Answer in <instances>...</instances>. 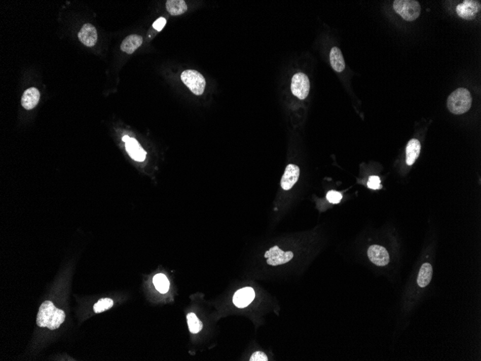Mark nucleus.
Returning <instances> with one entry per match:
<instances>
[{"label": "nucleus", "mask_w": 481, "mask_h": 361, "mask_svg": "<svg viewBox=\"0 0 481 361\" xmlns=\"http://www.w3.org/2000/svg\"><path fill=\"white\" fill-rule=\"evenodd\" d=\"M181 80L195 95H203L206 82L205 78L196 70H186L181 75Z\"/></svg>", "instance_id": "20e7f679"}, {"label": "nucleus", "mask_w": 481, "mask_h": 361, "mask_svg": "<svg viewBox=\"0 0 481 361\" xmlns=\"http://www.w3.org/2000/svg\"><path fill=\"white\" fill-rule=\"evenodd\" d=\"M188 328L191 333L197 334L200 333L203 329V323L198 319L194 313H190L187 315Z\"/></svg>", "instance_id": "aec40b11"}, {"label": "nucleus", "mask_w": 481, "mask_h": 361, "mask_svg": "<svg viewBox=\"0 0 481 361\" xmlns=\"http://www.w3.org/2000/svg\"><path fill=\"white\" fill-rule=\"evenodd\" d=\"M326 198L328 202L334 204L340 203L342 198V195L336 191H330L327 193Z\"/></svg>", "instance_id": "4be33fe9"}, {"label": "nucleus", "mask_w": 481, "mask_h": 361, "mask_svg": "<svg viewBox=\"0 0 481 361\" xmlns=\"http://www.w3.org/2000/svg\"><path fill=\"white\" fill-rule=\"evenodd\" d=\"M166 8L169 14L173 16L182 15L188 10V6L184 0H168L166 3Z\"/></svg>", "instance_id": "a211bd4d"}, {"label": "nucleus", "mask_w": 481, "mask_h": 361, "mask_svg": "<svg viewBox=\"0 0 481 361\" xmlns=\"http://www.w3.org/2000/svg\"><path fill=\"white\" fill-rule=\"evenodd\" d=\"M480 11V3L474 0H466L457 6V14L460 18L471 20Z\"/></svg>", "instance_id": "0eeeda50"}, {"label": "nucleus", "mask_w": 481, "mask_h": 361, "mask_svg": "<svg viewBox=\"0 0 481 361\" xmlns=\"http://www.w3.org/2000/svg\"><path fill=\"white\" fill-rule=\"evenodd\" d=\"M291 90L295 96L301 100H304L309 95L310 82L307 75L304 73H297L292 77Z\"/></svg>", "instance_id": "39448f33"}, {"label": "nucleus", "mask_w": 481, "mask_h": 361, "mask_svg": "<svg viewBox=\"0 0 481 361\" xmlns=\"http://www.w3.org/2000/svg\"><path fill=\"white\" fill-rule=\"evenodd\" d=\"M393 9L403 20L414 21L421 14V5L415 0H395Z\"/></svg>", "instance_id": "7ed1b4c3"}, {"label": "nucleus", "mask_w": 481, "mask_h": 361, "mask_svg": "<svg viewBox=\"0 0 481 361\" xmlns=\"http://www.w3.org/2000/svg\"><path fill=\"white\" fill-rule=\"evenodd\" d=\"M432 273L433 270L431 264L428 263L423 264L422 268L419 270V275H418V285L422 288L427 286L430 283L431 278H432Z\"/></svg>", "instance_id": "f3484780"}, {"label": "nucleus", "mask_w": 481, "mask_h": 361, "mask_svg": "<svg viewBox=\"0 0 481 361\" xmlns=\"http://www.w3.org/2000/svg\"><path fill=\"white\" fill-rule=\"evenodd\" d=\"M143 44V38L138 35H131L126 37L121 44V49L128 54H132Z\"/></svg>", "instance_id": "4468645a"}, {"label": "nucleus", "mask_w": 481, "mask_h": 361, "mask_svg": "<svg viewBox=\"0 0 481 361\" xmlns=\"http://www.w3.org/2000/svg\"><path fill=\"white\" fill-rule=\"evenodd\" d=\"M66 314L64 311L58 309L50 301H46L41 304L38 313L36 322L40 328L49 330L58 329L64 322Z\"/></svg>", "instance_id": "f257e3e1"}, {"label": "nucleus", "mask_w": 481, "mask_h": 361, "mask_svg": "<svg viewBox=\"0 0 481 361\" xmlns=\"http://www.w3.org/2000/svg\"><path fill=\"white\" fill-rule=\"evenodd\" d=\"M367 256L369 261L378 266H386L390 261L389 254L386 248L376 244L369 247Z\"/></svg>", "instance_id": "6e6552de"}, {"label": "nucleus", "mask_w": 481, "mask_h": 361, "mask_svg": "<svg viewBox=\"0 0 481 361\" xmlns=\"http://www.w3.org/2000/svg\"><path fill=\"white\" fill-rule=\"evenodd\" d=\"M471 94L465 88H459L452 92L448 99V107L452 114L461 115L471 107Z\"/></svg>", "instance_id": "f03ea898"}, {"label": "nucleus", "mask_w": 481, "mask_h": 361, "mask_svg": "<svg viewBox=\"0 0 481 361\" xmlns=\"http://www.w3.org/2000/svg\"><path fill=\"white\" fill-rule=\"evenodd\" d=\"M153 283L156 289L161 294H166L169 291V281L165 275L159 273L154 277Z\"/></svg>", "instance_id": "6ab92c4d"}, {"label": "nucleus", "mask_w": 481, "mask_h": 361, "mask_svg": "<svg viewBox=\"0 0 481 361\" xmlns=\"http://www.w3.org/2000/svg\"><path fill=\"white\" fill-rule=\"evenodd\" d=\"M80 42L88 47L95 45L97 41V32L95 27L92 24L87 23L82 26L78 33Z\"/></svg>", "instance_id": "f8f14e48"}, {"label": "nucleus", "mask_w": 481, "mask_h": 361, "mask_svg": "<svg viewBox=\"0 0 481 361\" xmlns=\"http://www.w3.org/2000/svg\"><path fill=\"white\" fill-rule=\"evenodd\" d=\"M300 169L297 165H288L281 179V187L285 191H289L293 187L299 178Z\"/></svg>", "instance_id": "9d476101"}, {"label": "nucleus", "mask_w": 481, "mask_h": 361, "mask_svg": "<svg viewBox=\"0 0 481 361\" xmlns=\"http://www.w3.org/2000/svg\"><path fill=\"white\" fill-rule=\"evenodd\" d=\"M166 23H167V20L165 18H160L157 19L153 24L154 28L156 29L157 31H161L164 28Z\"/></svg>", "instance_id": "393cba45"}, {"label": "nucleus", "mask_w": 481, "mask_h": 361, "mask_svg": "<svg viewBox=\"0 0 481 361\" xmlns=\"http://www.w3.org/2000/svg\"><path fill=\"white\" fill-rule=\"evenodd\" d=\"M123 141L126 143V149L128 155L133 160L138 161V162H143L145 160L146 152L142 148L136 139L129 137L128 136H124L123 137Z\"/></svg>", "instance_id": "1a4fd4ad"}, {"label": "nucleus", "mask_w": 481, "mask_h": 361, "mask_svg": "<svg viewBox=\"0 0 481 361\" xmlns=\"http://www.w3.org/2000/svg\"><path fill=\"white\" fill-rule=\"evenodd\" d=\"M114 305V302L109 298H104L98 301L93 306V310L96 314L104 312L111 309Z\"/></svg>", "instance_id": "412c9836"}, {"label": "nucleus", "mask_w": 481, "mask_h": 361, "mask_svg": "<svg viewBox=\"0 0 481 361\" xmlns=\"http://www.w3.org/2000/svg\"><path fill=\"white\" fill-rule=\"evenodd\" d=\"M421 151V143L419 140L413 138L409 141L405 149V154H406V163L409 166H412L415 163L416 160L419 157Z\"/></svg>", "instance_id": "2eb2a0df"}, {"label": "nucleus", "mask_w": 481, "mask_h": 361, "mask_svg": "<svg viewBox=\"0 0 481 361\" xmlns=\"http://www.w3.org/2000/svg\"><path fill=\"white\" fill-rule=\"evenodd\" d=\"M330 63L331 67L337 73H342L345 69V62L342 51L337 47L332 48L330 51Z\"/></svg>", "instance_id": "dca6fc26"}, {"label": "nucleus", "mask_w": 481, "mask_h": 361, "mask_svg": "<svg viewBox=\"0 0 481 361\" xmlns=\"http://www.w3.org/2000/svg\"><path fill=\"white\" fill-rule=\"evenodd\" d=\"M381 181L378 176H371L367 182V187L373 190L381 189Z\"/></svg>", "instance_id": "5701e85b"}, {"label": "nucleus", "mask_w": 481, "mask_h": 361, "mask_svg": "<svg viewBox=\"0 0 481 361\" xmlns=\"http://www.w3.org/2000/svg\"><path fill=\"white\" fill-rule=\"evenodd\" d=\"M264 257L267 258L268 265L277 266L290 262L293 258V253L291 251H282L278 246H274L265 252Z\"/></svg>", "instance_id": "423d86ee"}, {"label": "nucleus", "mask_w": 481, "mask_h": 361, "mask_svg": "<svg viewBox=\"0 0 481 361\" xmlns=\"http://www.w3.org/2000/svg\"><path fill=\"white\" fill-rule=\"evenodd\" d=\"M40 100V92L35 87L27 89L22 97V106L26 110H32Z\"/></svg>", "instance_id": "ddd939ff"}, {"label": "nucleus", "mask_w": 481, "mask_h": 361, "mask_svg": "<svg viewBox=\"0 0 481 361\" xmlns=\"http://www.w3.org/2000/svg\"><path fill=\"white\" fill-rule=\"evenodd\" d=\"M255 297L254 289L246 287L237 291L233 297V302L239 308H245L249 306Z\"/></svg>", "instance_id": "9b49d317"}, {"label": "nucleus", "mask_w": 481, "mask_h": 361, "mask_svg": "<svg viewBox=\"0 0 481 361\" xmlns=\"http://www.w3.org/2000/svg\"><path fill=\"white\" fill-rule=\"evenodd\" d=\"M250 361H268V357L265 352L256 351L254 352L250 357Z\"/></svg>", "instance_id": "b1692460"}]
</instances>
